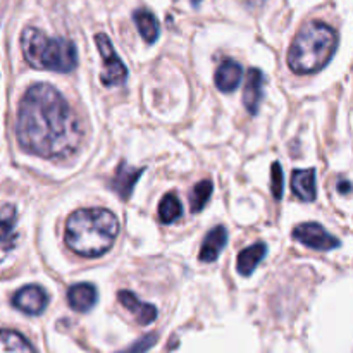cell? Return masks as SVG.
Listing matches in <instances>:
<instances>
[{
	"mask_svg": "<svg viewBox=\"0 0 353 353\" xmlns=\"http://www.w3.org/2000/svg\"><path fill=\"white\" fill-rule=\"evenodd\" d=\"M16 134L30 154L65 159L81 145L83 128L62 93L47 83H37L21 99Z\"/></svg>",
	"mask_w": 353,
	"mask_h": 353,
	"instance_id": "1",
	"label": "cell"
},
{
	"mask_svg": "<svg viewBox=\"0 0 353 353\" xmlns=\"http://www.w3.org/2000/svg\"><path fill=\"white\" fill-rule=\"evenodd\" d=\"M119 234V221L102 207L78 209L65 223L64 240L69 250L81 257H100L112 248Z\"/></svg>",
	"mask_w": 353,
	"mask_h": 353,
	"instance_id": "2",
	"label": "cell"
},
{
	"mask_svg": "<svg viewBox=\"0 0 353 353\" xmlns=\"http://www.w3.org/2000/svg\"><path fill=\"white\" fill-rule=\"evenodd\" d=\"M338 47V34L330 24L310 21L303 24L288 52V65L295 74L321 71L333 59Z\"/></svg>",
	"mask_w": 353,
	"mask_h": 353,
	"instance_id": "3",
	"label": "cell"
},
{
	"mask_svg": "<svg viewBox=\"0 0 353 353\" xmlns=\"http://www.w3.org/2000/svg\"><path fill=\"white\" fill-rule=\"evenodd\" d=\"M21 50L28 64L34 69L69 72L78 65V50L71 40L48 38L33 26L24 28L21 33Z\"/></svg>",
	"mask_w": 353,
	"mask_h": 353,
	"instance_id": "4",
	"label": "cell"
},
{
	"mask_svg": "<svg viewBox=\"0 0 353 353\" xmlns=\"http://www.w3.org/2000/svg\"><path fill=\"white\" fill-rule=\"evenodd\" d=\"M97 48L100 50V57H102L103 69L100 72V79L105 86H121L126 83L128 69L117 52L114 50V45L110 38L105 33H99L95 37Z\"/></svg>",
	"mask_w": 353,
	"mask_h": 353,
	"instance_id": "5",
	"label": "cell"
},
{
	"mask_svg": "<svg viewBox=\"0 0 353 353\" xmlns=\"http://www.w3.org/2000/svg\"><path fill=\"white\" fill-rule=\"evenodd\" d=\"M293 238L296 241H300L305 247L312 248V250L319 252H327L338 248L341 245V241L336 236L327 233L321 224L317 223H303L300 226H296L293 230Z\"/></svg>",
	"mask_w": 353,
	"mask_h": 353,
	"instance_id": "6",
	"label": "cell"
},
{
	"mask_svg": "<svg viewBox=\"0 0 353 353\" xmlns=\"http://www.w3.org/2000/svg\"><path fill=\"white\" fill-rule=\"evenodd\" d=\"M14 307L28 316H40L48 305V295L41 286L28 285L21 288L12 299Z\"/></svg>",
	"mask_w": 353,
	"mask_h": 353,
	"instance_id": "7",
	"label": "cell"
},
{
	"mask_svg": "<svg viewBox=\"0 0 353 353\" xmlns=\"http://www.w3.org/2000/svg\"><path fill=\"white\" fill-rule=\"evenodd\" d=\"M117 300L121 305L134 316V319L141 324V326H148L157 319V309L152 303H145L138 299L134 293L128 292V290H121L117 293Z\"/></svg>",
	"mask_w": 353,
	"mask_h": 353,
	"instance_id": "8",
	"label": "cell"
},
{
	"mask_svg": "<svg viewBox=\"0 0 353 353\" xmlns=\"http://www.w3.org/2000/svg\"><path fill=\"white\" fill-rule=\"evenodd\" d=\"M145 169H138V168H131L128 162H121L116 169V174H114L112 181H110V186H112L114 192L119 195V199L128 200L133 193L134 185L140 179V176L143 174Z\"/></svg>",
	"mask_w": 353,
	"mask_h": 353,
	"instance_id": "9",
	"label": "cell"
},
{
	"mask_svg": "<svg viewBox=\"0 0 353 353\" xmlns=\"http://www.w3.org/2000/svg\"><path fill=\"white\" fill-rule=\"evenodd\" d=\"M241 78H243V69L233 59H224L223 62L217 68L216 76H214V81H216V86L224 93L234 92L238 88V85L241 83Z\"/></svg>",
	"mask_w": 353,
	"mask_h": 353,
	"instance_id": "10",
	"label": "cell"
},
{
	"mask_svg": "<svg viewBox=\"0 0 353 353\" xmlns=\"http://www.w3.org/2000/svg\"><path fill=\"white\" fill-rule=\"evenodd\" d=\"M262 85H264V74L259 69L252 68L247 74V83H245L243 90V105L252 116H255L261 107Z\"/></svg>",
	"mask_w": 353,
	"mask_h": 353,
	"instance_id": "11",
	"label": "cell"
},
{
	"mask_svg": "<svg viewBox=\"0 0 353 353\" xmlns=\"http://www.w3.org/2000/svg\"><path fill=\"white\" fill-rule=\"evenodd\" d=\"M69 307L76 312H88L97 302V290L90 283H78L68 290Z\"/></svg>",
	"mask_w": 353,
	"mask_h": 353,
	"instance_id": "12",
	"label": "cell"
},
{
	"mask_svg": "<svg viewBox=\"0 0 353 353\" xmlns=\"http://www.w3.org/2000/svg\"><path fill=\"white\" fill-rule=\"evenodd\" d=\"M293 193L303 202H314L317 199V183L314 169H299L292 178Z\"/></svg>",
	"mask_w": 353,
	"mask_h": 353,
	"instance_id": "13",
	"label": "cell"
},
{
	"mask_svg": "<svg viewBox=\"0 0 353 353\" xmlns=\"http://www.w3.org/2000/svg\"><path fill=\"white\" fill-rule=\"evenodd\" d=\"M228 243V231L224 226H216L209 231L200 248V261L214 262L221 255Z\"/></svg>",
	"mask_w": 353,
	"mask_h": 353,
	"instance_id": "14",
	"label": "cell"
},
{
	"mask_svg": "<svg viewBox=\"0 0 353 353\" xmlns=\"http://www.w3.org/2000/svg\"><path fill=\"white\" fill-rule=\"evenodd\" d=\"M265 254H268V247H265V243H262V241L245 248V250H241L240 254H238L236 271L240 272L241 276H250L252 272L257 269V265L264 261Z\"/></svg>",
	"mask_w": 353,
	"mask_h": 353,
	"instance_id": "15",
	"label": "cell"
},
{
	"mask_svg": "<svg viewBox=\"0 0 353 353\" xmlns=\"http://www.w3.org/2000/svg\"><path fill=\"white\" fill-rule=\"evenodd\" d=\"M133 21L137 24L138 31H140L141 38H143L147 43H154L157 41L159 34H161V26H159V21L150 10L140 9L133 14Z\"/></svg>",
	"mask_w": 353,
	"mask_h": 353,
	"instance_id": "16",
	"label": "cell"
},
{
	"mask_svg": "<svg viewBox=\"0 0 353 353\" xmlns=\"http://www.w3.org/2000/svg\"><path fill=\"white\" fill-rule=\"evenodd\" d=\"M0 353H37L30 341L16 331L3 330L0 336Z\"/></svg>",
	"mask_w": 353,
	"mask_h": 353,
	"instance_id": "17",
	"label": "cell"
},
{
	"mask_svg": "<svg viewBox=\"0 0 353 353\" xmlns=\"http://www.w3.org/2000/svg\"><path fill=\"white\" fill-rule=\"evenodd\" d=\"M0 219H2V248L3 254L14 247V228H16V209L9 203H3L0 210Z\"/></svg>",
	"mask_w": 353,
	"mask_h": 353,
	"instance_id": "18",
	"label": "cell"
},
{
	"mask_svg": "<svg viewBox=\"0 0 353 353\" xmlns=\"http://www.w3.org/2000/svg\"><path fill=\"white\" fill-rule=\"evenodd\" d=\"M183 214V205L174 193H168L162 196L159 203V219L164 224H171L178 221Z\"/></svg>",
	"mask_w": 353,
	"mask_h": 353,
	"instance_id": "19",
	"label": "cell"
},
{
	"mask_svg": "<svg viewBox=\"0 0 353 353\" xmlns=\"http://www.w3.org/2000/svg\"><path fill=\"white\" fill-rule=\"evenodd\" d=\"M212 190L214 185L210 179H202V181L193 186V190L190 192V209H192V212L196 214L205 209L207 202L212 196Z\"/></svg>",
	"mask_w": 353,
	"mask_h": 353,
	"instance_id": "20",
	"label": "cell"
},
{
	"mask_svg": "<svg viewBox=\"0 0 353 353\" xmlns=\"http://www.w3.org/2000/svg\"><path fill=\"white\" fill-rule=\"evenodd\" d=\"M271 192L276 200L283 199V192H285V174H283V168L279 162H274L271 165Z\"/></svg>",
	"mask_w": 353,
	"mask_h": 353,
	"instance_id": "21",
	"label": "cell"
},
{
	"mask_svg": "<svg viewBox=\"0 0 353 353\" xmlns=\"http://www.w3.org/2000/svg\"><path fill=\"white\" fill-rule=\"evenodd\" d=\"M157 341V334H145L143 338H140L138 341H134L131 347L124 348L123 352H117V353H145L148 352V348H152Z\"/></svg>",
	"mask_w": 353,
	"mask_h": 353,
	"instance_id": "22",
	"label": "cell"
},
{
	"mask_svg": "<svg viewBox=\"0 0 353 353\" xmlns=\"http://www.w3.org/2000/svg\"><path fill=\"white\" fill-rule=\"evenodd\" d=\"M338 190H340V193H350L352 183L350 181H340L338 183Z\"/></svg>",
	"mask_w": 353,
	"mask_h": 353,
	"instance_id": "23",
	"label": "cell"
}]
</instances>
